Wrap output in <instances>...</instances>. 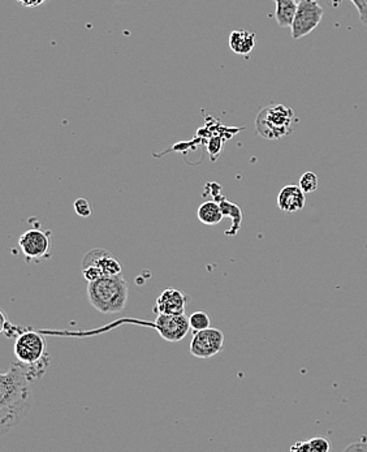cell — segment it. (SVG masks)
<instances>
[{"instance_id":"9c48e42d","label":"cell","mask_w":367,"mask_h":452,"mask_svg":"<svg viewBox=\"0 0 367 452\" xmlns=\"http://www.w3.org/2000/svg\"><path fill=\"white\" fill-rule=\"evenodd\" d=\"M186 303L188 298L183 292L176 288H167L162 292V295L157 300L155 312L166 315H185Z\"/></svg>"},{"instance_id":"d6986e66","label":"cell","mask_w":367,"mask_h":452,"mask_svg":"<svg viewBox=\"0 0 367 452\" xmlns=\"http://www.w3.org/2000/svg\"><path fill=\"white\" fill-rule=\"evenodd\" d=\"M3 315V332L9 337V338H12V337H18L20 334H21V330H20V327L18 326H15V324H12V323H9L7 321V318H6V315L4 313H1Z\"/></svg>"},{"instance_id":"ac0fdd59","label":"cell","mask_w":367,"mask_h":452,"mask_svg":"<svg viewBox=\"0 0 367 452\" xmlns=\"http://www.w3.org/2000/svg\"><path fill=\"white\" fill-rule=\"evenodd\" d=\"M351 1L357 9L361 23L367 26V0H351Z\"/></svg>"},{"instance_id":"4fadbf2b","label":"cell","mask_w":367,"mask_h":452,"mask_svg":"<svg viewBox=\"0 0 367 452\" xmlns=\"http://www.w3.org/2000/svg\"><path fill=\"white\" fill-rule=\"evenodd\" d=\"M197 217L206 226H215L222 222L224 217L220 205L214 201L203 202L197 211Z\"/></svg>"},{"instance_id":"8992f818","label":"cell","mask_w":367,"mask_h":452,"mask_svg":"<svg viewBox=\"0 0 367 452\" xmlns=\"http://www.w3.org/2000/svg\"><path fill=\"white\" fill-rule=\"evenodd\" d=\"M224 347V334L219 329L208 327L194 332L191 341V354L197 358H211L219 355Z\"/></svg>"},{"instance_id":"9a60e30c","label":"cell","mask_w":367,"mask_h":452,"mask_svg":"<svg viewBox=\"0 0 367 452\" xmlns=\"http://www.w3.org/2000/svg\"><path fill=\"white\" fill-rule=\"evenodd\" d=\"M189 323H191V330H193V332H201V330H206L210 327L211 318L205 312H194L189 317Z\"/></svg>"},{"instance_id":"ba28073f","label":"cell","mask_w":367,"mask_h":452,"mask_svg":"<svg viewBox=\"0 0 367 452\" xmlns=\"http://www.w3.org/2000/svg\"><path fill=\"white\" fill-rule=\"evenodd\" d=\"M51 245V235L40 230H29L20 236L18 247L25 259H40L47 257Z\"/></svg>"},{"instance_id":"ffe728a7","label":"cell","mask_w":367,"mask_h":452,"mask_svg":"<svg viewBox=\"0 0 367 452\" xmlns=\"http://www.w3.org/2000/svg\"><path fill=\"white\" fill-rule=\"evenodd\" d=\"M17 3H20L21 6L28 7V9H34V7H38L40 4H43L45 1L47 0H16Z\"/></svg>"},{"instance_id":"30bf717a","label":"cell","mask_w":367,"mask_h":452,"mask_svg":"<svg viewBox=\"0 0 367 452\" xmlns=\"http://www.w3.org/2000/svg\"><path fill=\"white\" fill-rule=\"evenodd\" d=\"M300 186H284L278 196V206L281 211L292 214L303 210L306 205V196Z\"/></svg>"},{"instance_id":"277c9868","label":"cell","mask_w":367,"mask_h":452,"mask_svg":"<svg viewBox=\"0 0 367 452\" xmlns=\"http://www.w3.org/2000/svg\"><path fill=\"white\" fill-rule=\"evenodd\" d=\"M324 15V9L320 7L317 0H298L292 29V38L301 40L305 35L317 29Z\"/></svg>"},{"instance_id":"5bb4252c","label":"cell","mask_w":367,"mask_h":452,"mask_svg":"<svg viewBox=\"0 0 367 452\" xmlns=\"http://www.w3.org/2000/svg\"><path fill=\"white\" fill-rule=\"evenodd\" d=\"M331 450V446L327 439L324 438H312L306 442H297L295 446L290 447V451L297 452H328Z\"/></svg>"},{"instance_id":"6da1fadb","label":"cell","mask_w":367,"mask_h":452,"mask_svg":"<svg viewBox=\"0 0 367 452\" xmlns=\"http://www.w3.org/2000/svg\"><path fill=\"white\" fill-rule=\"evenodd\" d=\"M33 408L30 380L24 363H11L9 371L0 374V431L1 436L20 425Z\"/></svg>"},{"instance_id":"7c38bea8","label":"cell","mask_w":367,"mask_h":452,"mask_svg":"<svg viewBox=\"0 0 367 452\" xmlns=\"http://www.w3.org/2000/svg\"><path fill=\"white\" fill-rule=\"evenodd\" d=\"M275 3V18L281 28H290L297 12V0H273Z\"/></svg>"},{"instance_id":"52a82bcc","label":"cell","mask_w":367,"mask_h":452,"mask_svg":"<svg viewBox=\"0 0 367 452\" xmlns=\"http://www.w3.org/2000/svg\"><path fill=\"white\" fill-rule=\"evenodd\" d=\"M155 329L166 341L177 343L188 335L191 330L189 318L185 315L158 313L155 318Z\"/></svg>"},{"instance_id":"8fae6325","label":"cell","mask_w":367,"mask_h":452,"mask_svg":"<svg viewBox=\"0 0 367 452\" xmlns=\"http://www.w3.org/2000/svg\"><path fill=\"white\" fill-rule=\"evenodd\" d=\"M256 46V33L249 30H233L230 35V47L237 55L247 57Z\"/></svg>"},{"instance_id":"5b68a950","label":"cell","mask_w":367,"mask_h":452,"mask_svg":"<svg viewBox=\"0 0 367 452\" xmlns=\"http://www.w3.org/2000/svg\"><path fill=\"white\" fill-rule=\"evenodd\" d=\"M15 356L20 363H34L47 354V344L43 335L28 330L17 337L15 341Z\"/></svg>"},{"instance_id":"7a4b0ae2","label":"cell","mask_w":367,"mask_h":452,"mask_svg":"<svg viewBox=\"0 0 367 452\" xmlns=\"http://www.w3.org/2000/svg\"><path fill=\"white\" fill-rule=\"evenodd\" d=\"M128 296L129 284L123 274L102 276L88 284L90 305L103 315L123 312L127 307Z\"/></svg>"},{"instance_id":"3957f363","label":"cell","mask_w":367,"mask_h":452,"mask_svg":"<svg viewBox=\"0 0 367 452\" xmlns=\"http://www.w3.org/2000/svg\"><path fill=\"white\" fill-rule=\"evenodd\" d=\"M293 120L295 113L290 107L284 105L267 106L256 116V132L267 140H279L290 133Z\"/></svg>"},{"instance_id":"2e32d148","label":"cell","mask_w":367,"mask_h":452,"mask_svg":"<svg viewBox=\"0 0 367 452\" xmlns=\"http://www.w3.org/2000/svg\"><path fill=\"white\" fill-rule=\"evenodd\" d=\"M318 186H320L318 176H317L314 172H312V171L305 172L303 176L300 178V186H301V189H303L305 193H312V192H315V191L318 189Z\"/></svg>"},{"instance_id":"e0dca14e","label":"cell","mask_w":367,"mask_h":452,"mask_svg":"<svg viewBox=\"0 0 367 452\" xmlns=\"http://www.w3.org/2000/svg\"><path fill=\"white\" fill-rule=\"evenodd\" d=\"M73 206H74L76 214L81 218H88L93 213L91 208H90V203H89L86 198H77L73 203Z\"/></svg>"}]
</instances>
